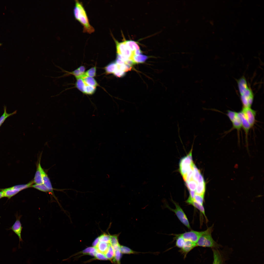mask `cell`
Here are the masks:
<instances>
[{
	"mask_svg": "<svg viewBox=\"0 0 264 264\" xmlns=\"http://www.w3.org/2000/svg\"><path fill=\"white\" fill-rule=\"evenodd\" d=\"M104 255L108 259L112 262L114 256L115 251L110 243L108 250Z\"/></svg>",
	"mask_w": 264,
	"mask_h": 264,
	"instance_id": "cell-24",
	"label": "cell"
},
{
	"mask_svg": "<svg viewBox=\"0 0 264 264\" xmlns=\"http://www.w3.org/2000/svg\"><path fill=\"white\" fill-rule=\"evenodd\" d=\"M4 197L3 192L0 191V199Z\"/></svg>",
	"mask_w": 264,
	"mask_h": 264,
	"instance_id": "cell-45",
	"label": "cell"
},
{
	"mask_svg": "<svg viewBox=\"0 0 264 264\" xmlns=\"http://www.w3.org/2000/svg\"><path fill=\"white\" fill-rule=\"evenodd\" d=\"M172 202L175 205V209H172L166 205L167 207L175 213L180 221L184 225L189 229H191L188 219L182 209L178 203L173 201Z\"/></svg>",
	"mask_w": 264,
	"mask_h": 264,
	"instance_id": "cell-5",
	"label": "cell"
},
{
	"mask_svg": "<svg viewBox=\"0 0 264 264\" xmlns=\"http://www.w3.org/2000/svg\"><path fill=\"white\" fill-rule=\"evenodd\" d=\"M41 172L43 178V184L47 188L48 192L51 193V194L59 203L57 198L55 196L53 191V189L52 187L50 180L44 170L42 168L41 169Z\"/></svg>",
	"mask_w": 264,
	"mask_h": 264,
	"instance_id": "cell-11",
	"label": "cell"
},
{
	"mask_svg": "<svg viewBox=\"0 0 264 264\" xmlns=\"http://www.w3.org/2000/svg\"><path fill=\"white\" fill-rule=\"evenodd\" d=\"M82 78L85 83L87 85L95 87L99 86L96 80L93 77L86 76Z\"/></svg>",
	"mask_w": 264,
	"mask_h": 264,
	"instance_id": "cell-23",
	"label": "cell"
},
{
	"mask_svg": "<svg viewBox=\"0 0 264 264\" xmlns=\"http://www.w3.org/2000/svg\"><path fill=\"white\" fill-rule=\"evenodd\" d=\"M96 67L95 66L92 67L87 70L83 75L82 78L85 77H92L96 76Z\"/></svg>",
	"mask_w": 264,
	"mask_h": 264,
	"instance_id": "cell-30",
	"label": "cell"
},
{
	"mask_svg": "<svg viewBox=\"0 0 264 264\" xmlns=\"http://www.w3.org/2000/svg\"><path fill=\"white\" fill-rule=\"evenodd\" d=\"M115 62L117 65H121L125 64L124 61L117 58L116 59Z\"/></svg>",
	"mask_w": 264,
	"mask_h": 264,
	"instance_id": "cell-41",
	"label": "cell"
},
{
	"mask_svg": "<svg viewBox=\"0 0 264 264\" xmlns=\"http://www.w3.org/2000/svg\"><path fill=\"white\" fill-rule=\"evenodd\" d=\"M6 108V106H4V112L3 114L0 117V127L7 118L10 116L15 114L16 113V110L15 111L12 113H8L7 112Z\"/></svg>",
	"mask_w": 264,
	"mask_h": 264,
	"instance_id": "cell-22",
	"label": "cell"
},
{
	"mask_svg": "<svg viewBox=\"0 0 264 264\" xmlns=\"http://www.w3.org/2000/svg\"><path fill=\"white\" fill-rule=\"evenodd\" d=\"M114 75L118 77H122L124 76L126 72L121 70L117 69L113 73Z\"/></svg>",
	"mask_w": 264,
	"mask_h": 264,
	"instance_id": "cell-37",
	"label": "cell"
},
{
	"mask_svg": "<svg viewBox=\"0 0 264 264\" xmlns=\"http://www.w3.org/2000/svg\"><path fill=\"white\" fill-rule=\"evenodd\" d=\"M75 18L83 26V31L91 33L95 31L94 28L90 24L86 12L82 2L75 0V5L73 9Z\"/></svg>",
	"mask_w": 264,
	"mask_h": 264,
	"instance_id": "cell-2",
	"label": "cell"
},
{
	"mask_svg": "<svg viewBox=\"0 0 264 264\" xmlns=\"http://www.w3.org/2000/svg\"><path fill=\"white\" fill-rule=\"evenodd\" d=\"M186 202L187 204L192 205L199 210L203 215L206 221L207 222L208 220L206 215L204 209L203 205H199L196 202L194 199H192L189 197L186 201Z\"/></svg>",
	"mask_w": 264,
	"mask_h": 264,
	"instance_id": "cell-16",
	"label": "cell"
},
{
	"mask_svg": "<svg viewBox=\"0 0 264 264\" xmlns=\"http://www.w3.org/2000/svg\"><path fill=\"white\" fill-rule=\"evenodd\" d=\"M31 187L40 191L44 192H48V190L45 186L43 184L32 185Z\"/></svg>",
	"mask_w": 264,
	"mask_h": 264,
	"instance_id": "cell-35",
	"label": "cell"
},
{
	"mask_svg": "<svg viewBox=\"0 0 264 264\" xmlns=\"http://www.w3.org/2000/svg\"><path fill=\"white\" fill-rule=\"evenodd\" d=\"M148 57L145 55H134L133 60L136 63H144L148 58Z\"/></svg>",
	"mask_w": 264,
	"mask_h": 264,
	"instance_id": "cell-27",
	"label": "cell"
},
{
	"mask_svg": "<svg viewBox=\"0 0 264 264\" xmlns=\"http://www.w3.org/2000/svg\"><path fill=\"white\" fill-rule=\"evenodd\" d=\"M217 248H212L214 258L213 264H222L223 257L221 253Z\"/></svg>",
	"mask_w": 264,
	"mask_h": 264,
	"instance_id": "cell-15",
	"label": "cell"
},
{
	"mask_svg": "<svg viewBox=\"0 0 264 264\" xmlns=\"http://www.w3.org/2000/svg\"><path fill=\"white\" fill-rule=\"evenodd\" d=\"M120 249L122 254H137L139 253H143L138 252L133 250L130 248L124 245H120Z\"/></svg>",
	"mask_w": 264,
	"mask_h": 264,
	"instance_id": "cell-21",
	"label": "cell"
},
{
	"mask_svg": "<svg viewBox=\"0 0 264 264\" xmlns=\"http://www.w3.org/2000/svg\"><path fill=\"white\" fill-rule=\"evenodd\" d=\"M110 243L114 250L120 247L121 245L118 241L117 235L111 236Z\"/></svg>",
	"mask_w": 264,
	"mask_h": 264,
	"instance_id": "cell-25",
	"label": "cell"
},
{
	"mask_svg": "<svg viewBox=\"0 0 264 264\" xmlns=\"http://www.w3.org/2000/svg\"><path fill=\"white\" fill-rule=\"evenodd\" d=\"M117 58L122 60L124 62L129 59H130L124 55L117 54Z\"/></svg>",
	"mask_w": 264,
	"mask_h": 264,
	"instance_id": "cell-39",
	"label": "cell"
},
{
	"mask_svg": "<svg viewBox=\"0 0 264 264\" xmlns=\"http://www.w3.org/2000/svg\"><path fill=\"white\" fill-rule=\"evenodd\" d=\"M227 115L232 123V129H236L239 133L242 128V125L238 112L229 110L227 111Z\"/></svg>",
	"mask_w": 264,
	"mask_h": 264,
	"instance_id": "cell-7",
	"label": "cell"
},
{
	"mask_svg": "<svg viewBox=\"0 0 264 264\" xmlns=\"http://www.w3.org/2000/svg\"><path fill=\"white\" fill-rule=\"evenodd\" d=\"M113 38L116 45L117 54L124 55L130 59L133 60L134 55L133 52L128 48L124 41L119 42L113 37Z\"/></svg>",
	"mask_w": 264,
	"mask_h": 264,
	"instance_id": "cell-6",
	"label": "cell"
},
{
	"mask_svg": "<svg viewBox=\"0 0 264 264\" xmlns=\"http://www.w3.org/2000/svg\"><path fill=\"white\" fill-rule=\"evenodd\" d=\"M125 64L132 66L133 65L136 64V63L132 60L129 59L125 62Z\"/></svg>",
	"mask_w": 264,
	"mask_h": 264,
	"instance_id": "cell-40",
	"label": "cell"
},
{
	"mask_svg": "<svg viewBox=\"0 0 264 264\" xmlns=\"http://www.w3.org/2000/svg\"><path fill=\"white\" fill-rule=\"evenodd\" d=\"M238 114L241 121L242 128L243 129L245 133L246 141H247L249 132L252 128L242 112L240 111L238 112Z\"/></svg>",
	"mask_w": 264,
	"mask_h": 264,
	"instance_id": "cell-13",
	"label": "cell"
},
{
	"mask_svg": "<svg viewBox=\"0 0 264 264\" xmlns=\"http://www.w3.org/2000/svg\"><path fill=\"white\" fill-rule=\"evenodd\" d=\"M42 167L40 164V160H39L36 170L34 177L33 182L36 184H43V178L41 172Z\"/></svg>",
	"mask_w": 264,
	"mask_h": 264,
	"instance_id": "cell-14",
	"label": "cell"
},
{
	"mask_svg": "<svg viewBox=\"0 0 264 264\" xmlns=\"http://www.w3.org/2000/svg\"><path fill=\"white\" fill-rule=\"evenodd\" d=\"M213 227V225L204 231L196 243L197 246L212 248H217L219 246V245L214 240L211 236Z\"/></svg>",
	"mask_w": 264,
	"mask_h": 264,
	"instance_id": "cell-3",
	"label": "cell"
},
{
	"mask_svg": "<svg viewBox=\"0 0 264 264\" xmlns=\"http://www.w3.org/2000/svg\"><path fill=\"white\" fill-rule=\"evenodd\" d=\"M133 52L134 55H139L142 54V52L140 49L135 50Z\"/></svg>",
	"mask_w": 264,
	"mask_h": 264,
	"instance_id": "cell-44",
	"label": "cell"
},
{
	"mask_svg": "<svg viewBox=\"0 0 264 264\" xmlns=\"http://www.w3.org/2000/svg\"><path fill=\"white\" fill-rule=\"evenodd\" d=\"M97 252L95 248L94 247H88L83 251L81 253L83 254H88L92 256H94Z\"/></svg>",
	"mask_w": 264,
	"mask_h": 264,
	"instance_id": "cell-31",
	"label": "cell"
},
{
	"mask_svg": "<svg viewBox=\"0 0 264 264\" xmlns=\"http://www.w3.org/2000/svg\"><path fill=\"white\" fill-rule=\"evenodd\" d=\"M237 82L242 107H251L254 99L253 90L243 76L237 80Z\"/></svg>",
	"mask_w": 264,
	"mask_h": 264,
	"instance_id": "cell-1",
	"label": "cell"
},
{
	"mask_svg": "<svg viewBox=\"0 0 264 264\" xmlns=\"http://www.w3.org/2000/svg\"><path fill=\"white\" fill-rule=\"evenodd\" d=\"M204 232V231H198L191 230L178 235L183 237L185 240H190L196 243Z\"/></svg>",
	"mask_w": 264,
	"mask_h": 264,
	"instance_id": "cell-9",
	"label": "cell"
},
{
	"mask_svg": "<svg viewBox=\"0 0 264 264\" xmlns=\"http://www.w3.org/2000/svg\"><path fill=\"white\" fill-rule=\"evenodd\" d=\"M204 196L195 194L194 200L199 205H203L204 202Z\"/></svg>",
	"mask_w": 264,
	"mask_h": 264,
	"instance_id": "cell-36",
	"label": "cell"
},
{
	"mask_svg": "<svg viewBox=\"0 0 264 264\" xmlns=\"http://www.w3.org/2000/svg\"><path fill=\"white\" fill-rule=\"evenodd\" d=\"M197 186L195 191L196 194L204 196L205 191V182L197 183Z\"/></svg>",
	"mask_w": 264,
	"mask_h": 264,
	"instance_id": "cell-20",
	"label": "cell"
},
{
	"mask_svg": "<svg viewBox=\"0 0 264 264\" xmlns=\"http://www.w3.org/2000/svg\"><path fill=\"white\" fill-rule=\"evenodd\" d=\"M186 184L189 191H195L196 188L197 183L192 178Z\"/></svg>",
	"mask_w": 264,
	"mask_h": 264,
	"instance_id": "cell-32",
	"label": "cell"
},
{
	"mask_svg": "<svg viewBox=\"0 0 264 264\" xmlns=\"http://www.w3.org/2000/svg\"><path fill=\"white\" fill-rule=\"evenodd\" d=\"M111 236L106 234H103L99 237V241L100 242L110 243Z\"/></svg>",
	"mask_w": 264,
	"mask_h": 264,
	"instance_id": "cell-34",
	"label": "cell"
},
{
	"mask_svg": "<svg viewBox=\"0 0 264 264\" xmlns=\"http://www.w3.org/2000/svg\"><path fill=\"white\" fill-rule=\"evenodd\" d=\"M21 216V215H16V220L10 228V229L18 237L19 241V247L20 246V242H22L23 241L21 235L22 227L20 220Z\"/></svg>",
	"mask_w": 264,
	"mask_h": 264,
	"instance_id": "cell-10",
	"label": "cell"
},
{
	"mask_svg": "<svg viewBox=\"0 0 264 264\" xmlns=\"http://www.w3.org/2000/svg\"><path fill=\"white\" fill-rule=\"evenodd\" d=\"M192 157V152H190L188 155L182 158L179 163V170L183 177L194 164Z\"/></svg>",
	"mask_w": 264,
	"mask_h": 264,
	"instance_id": "cell-4",
	"label": "cell"
},
{
	"mask_svg": "<svg viewBox=\"0 0 264 264\" xmlns=\"http://www.w3.org/2000/svg\"><path fill=\"white\" fill-rule=\"evenodd\" d=\"M99 242V237H98L96 238L93 242L92 243V245L93 246V247L95 248Z\"/></svg>",
	"mask_w": 264,
	"mask_h": 264,
	"instance_id": "cell-43",
	"label": "cell"
},
{
	"mask_svg": "<svg viewBox=\"0 0 264 264\" xmlns=\"http://www.w3.org/2000/svg\"><path fill=\"white\" fill-rule=\"evenodd\" d=\"M117 68V65L115 62L113 61L107 65L104 69L106 74H108L113 73Z\"/></svg>",
	"mask_w": 264,
	"mask_h": 264,
	"instance_id": "cell-19",
	"label": "cell"
},
{
	"mask_svg": "<svg viewBox=\"0 0 264 264\" xmlns=\"http://www.w3.org/2000/svg\"><path fill=\"white\" fill-rule=\"evenodd\" d=\"M128 48L132 52L140 49V48L137 42L132 40L124 41Z\"/></svg>",
	"mask_w": 264,
	"mask_h": 264,
	"instance_id": "cell-17",
	"label": "cell"
},
{
	"mask_svg": "<svg viewBox=\"0 0 264 264\" xmlns=\"http://www.w3.org/2000/svg\"><path fill=\"white\" fill-rule=\"evenodd\" d=\"M176 246L180 249L182 248L184 244L185 240L181 236L178 234L176 235Z\"/></svg>",
	"mask_w": 264,
	"mask_h": 264,
	"instance_id": "cell-29",
	"label": "cell"
},
{
	"mask_svg": "<svg viewBox=\"0 0 264 264\" xmlns=\"http://www.w3.org/2000/svg\"><path fill=\"white\" fill-rule=\"evenodd\" d=\"M109 244L99 242L95 248L97 252L104 255L108 250Z\"/></svg>",
	"mask_w": 264,
	"mask_h": 264,
	"instance_id": "cell-18",
	"label": "cell"
},
{
	"mask_svg": "<svg viewBox=\"0 0 264 264\" xmlns=\"http://www.w3.org/2000/svg\"><path fill=\"white\" fill-rule=\"evenodd\" d=\"M251 128L254 125L256 122V111L251 107H242L240 111Z\"/></svg>",
	"mask_w": 264,
	"mask_h": 264,
	"instance_id": "cell-8",
	"label": "cell"
},
{
	"mask_svg": "<svg viewBox=\"0 0 264 264\" xmlns=\"http://www.w3.org/2000/svg\"><path fill=\"white\" fill-rule=\"evenodd\" d=\"M75 86L79 90L84 93L86 84L82 78H76Z\"/></svg>",
	"mask_w": 264,
	"mask_h": 264,
	"instance_id": "cell-26",
	"label": "cell"
},
{
	"mask_svg": "<svg viewBox=\"0 0 264 264\" xmlns=\"http://www.w3.org/2000/svg\"><path fill=\"white\" fill-rule=\"evenodd\" d=\"M81 74L83 75L85 73V68L84 66H81L78 68Z\"/></svg>",
	"mask_w": 264,
	"mask_h": 264,
	"instance_id": "cell-42",
	"label": "cell"
},
{
	"mask_svg": "<svg viewBox=\"0 0 264 264\" xmlns=\"http://www.w3.org/2000/svg\"><path fill=\"white\" fill-rule=\"evenodd\" d=\"M114 250L115 255L113 261L116 264H121V260L122 254L120 251V247Z\"/></svg>",
	"mask_w": 264,
	"mask_h": 264,
	"instance_id": "cell-28",
	"label": "cell"
},
{
	"mask_svg": "<svg viewBox=\"0 0 264 264\" xmlns=\"http://www.w3.org/2000/svg\"><path fill=\"white\" fill-rule=\"evenodd\" d=\"M96 90V87L87 85L86 84L84 89V94L92 95L94 94Z\"/></svg>",
	"mask_w": 264,
	"mask_h": 264,
	"instance_id": "cell-33",
	"label": "cell"
},
{
	"mask_svg": "<svg viewBox=\"0 0 264 264\" xmlns=\"http://www.w3.org/2000/svg\"><path fill=\"white\" fill-rule=\"evenodd\" d=\"M94 256L95 259L99 260H107L108 259L104 254L97 251Z\"/></svg>",
	"mask_w": 264,
	"mask_h": 264,
	"instance_id": "cell-38",
	"label": "cell"
},
{
	"mask_svg": "<svg viewBox=\"0 0 264 264\" xmlns=\"http://www.w3.org/2000/svg\"><path fill=\"white\" fill-rule=\"evenodd\" d=\"M196 246V243L190 240H185L184 245L180 249V252L185 257L188 253Z\"/></svg>",
	"mask_w": 264,
	"mask_h": 264,
	"instance_id": "cell-12",
	"label": "cell"
}]
</instances>
